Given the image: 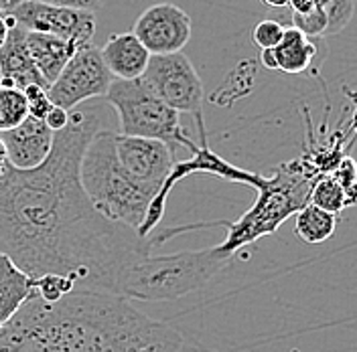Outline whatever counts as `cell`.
<instances>
[{
  "label": "cell",
  "mask_w": 357,
  "mask_h": 352,
  "mask_svg": "<svg viewBox=\"0 0 357 352\" xmlns=\"http://www.w3.org/2000/svg\"><path fill=\"white\" fill-rule=\"evenodd\" d=\"M102 130L98 108H75L51 152L33 170L8 168L0 178V253L31 280L69 278L77 289L110 294L128 259L156 243L104 219L89 202L79 164L93 134Z\"/></svg>",
  "instance_id": "1"
},
{
  "label": "cell",
  "mask_w": 357,
  "mask_h": 352,
  "mask_svg": "<svg viewBox=\"0 0 357 352\" xmlns=\"http://www.w3.org/2000/svg\"><path fill=\"white\" fill-rule=\"evenodd\" d=\"M181 336L126 300L75 289L59 302L35 294L0 330V352H178Z\"/></svg>",
  "instance_id": "2"
},
{
  "label": "cell",
  "mask_w": 357,
  "mask_h": 352,
  "mask_svg": "<svg viewBox=\"0 0 357 352\" xmlns=\"http://www.w3.org/2000/svg\"><path fill=\"white\" fill-rule=\"evenodd\" d=\"M227 264L215 247L165 255L140 253L118 269L112 296L140 302H173L207 286Z\"/></svg>",
  "instance_id": "3"
},
{
  "label": "cell",
  "mask_w": 357,
  "mask_h": 352,
  "mask_svg": "<svg viewBox=\"0 0 357 352\" xmlns=\"http://www.w3.org/2000/svg\"><path fill=\"white\" fill-rule=\"evenodd\" d=\"M321 176L305 154L278 164L274 175L258 182L256 202L236 223H227V235L215 251L229 262L238 249L276 233L284 221L309 205L312 184Z\"/></svg>",
  "instance_id": "4"
},
{
  "label": "cell",
  "mask_w": 357,
  "mask_h": 352,
  "mask_svg": "<svg viewBox=\"0 0 357 352\" xmlns=\"http://www.w3.org/2000/svg\"><path fill=\"white\" fill-rule=\"evenodd\" d=\"M79 180L91 207L110 223L138 231L158 191L136 180L114 154V130H98L79 164Z\"/></svg>",
  "instance_id": "5"
},
{
  "label": "cell",
  "mask_w": 357,
  "mask_h": 352,
  "mask_svg": "<svg viewBox=\"0 0 357 352\" xmlns=\"http://www.w3.org/2000/svg\"><path fill=\"white\" fill-rule=\"evenodd\" d=\"M106 102L118 113L122 136L156 140L167 144L173 152L178 148L193 152L197 148L195 140L183 128L177 111L165 106L142 79H114L106 93Z\"/></svg>",
  "instance_id": "6"
},
{
  "label": "cell",
  "mask_w": 357,
  "mask_h": 352,
  "mask_svg": "<svg viewBox=\"0 0 357 352\" xmlns=\"http://www.w3.org/2000/svg\"><path fill=\"white\" fill-rule=\"evenodd\" d=\"M140 79L178 115L193 113L197 122L203 120V83L183 51L171 55H151Z\"/></svg>",
  "instance_id": "7"
},
{
  "label": "cell",
  "mask_w": 357,
  "mask_h": 352,
  "mask_svg": "<svg viewBox=\"0 0 357 352\" xmlns=\"http://www.w3.org/2000/svg\"><path fill=\"white\" fill-rule=\"evenodd\" d=\"M114 77L102 59L98 47L89 45L79 49L69 63L63 67L59 77L49 86L47 95L53 106L73 111L96 97H106Z\"/></svg>",
  "instance_id": "8"
},
{
  "label": "cell",
  "mask_w": 357,
  "mask_h": 352,
  "mask_svg": "<svg viewBox=\"0 0 357 352\" xmlns=\"http://www.w3.org/2000/svg\"><path fill=\"white\" fill-rule=\"evenodd\" d=\"M4 15L13 17L15 22L29 33L53 35L73 43L77 49L89 47L96 33L93 13L59 8L35 0H22L8 8Z\"/></svg>",
  "instance_id": "9"
},
{
  "label": "cell",
  "mask_w": 357,
  "mask_h": 352,
  "mask_svg": "<svg viewBox=\"0 0 357 352\" xmlns=\"http://www.w3.org/2000/svg\"><path fill=\"white\" fill-rule=\"evenodd\" d=\"M193 33L189 15L171 2L149 6L134 22L132 35L151 55H171L183 51Z\"/></svg>",
  "instance_id": "10"
},
{
  "label": "cell",
  "mask_w": 357,
  "mask_h": 352,
  "mask_svg": "<svg viewBox=\"0 0 357 352\" xmlns=\"http://www.w3.org/2000/svg\"><path fill=\"white\" fill-rule=\"evenodd\" d=\"M8 164L17 170H33L41 166L53 146V132L43 120L26 115V120L8 132H0Z\"/></svg>",
  "instance_id": "11"
},
{
  "label": "cell",
  "mask_w": 357,
  "mask_h": 352,
  "mask_svg": "<svg viewBox=\"0 0 357 352\" xmlns=\"http://www.w3.org/2000/svg\"><path fill=\"white\" fill-rule=\"evenodd\" d=\"M0 86L17 88L21 91L29 86L49 89L29 55L26 31L19 24L8 31L6 41L0 47Z\"/></svg>",
  "instance_id": "12"
},
{
  "label": "cell",
  "mask_w": 357,
  "mask_h": 352,
  "mask_svg": "<svg viewBox=\"0 0 357 352\" xmlns=\"http://www.w3.org/2000/svg\"><path fill=\"white\" fill-rule=\"evenodd\" d=\"M100 53L110 75L118 81L140 79L151 59V53L142 47L132 33L110 35L106 45L100 49Z\"/></svg>",
  "instance_id": "13"
},
{
  "label": "cell",
  "mask_w": 357,
  "mask_h": 352,
  "mask_svg": "<svg viewBox=\"0 0 357 352\" xmlns=\"http://www.w3.org/2000/svg\"><path fill=\"white\" fill-rule=\"evenodd\" d=\"M26 49L47 86H51L59 77L69 59L79 51L75 45L66 39L43 35V33H29V31H26Z\"/></svg>",
  "instance_id": "14"
},
{
  "label": "cell",
  "mask_w": 357,
  "mask_h": 352,
  "mask_svg": "<svg viewBox=\"0 0 357 352\" xmlns=\"http://www.w3.org/2000/svg\"><path fill=\"white\" fill-rule=\"evenodd\" d=\"M33 296V280L26 278L4 253H0V330Z\"/></svg>",
  "instance_id": "15"
},
{
  "label": "cell",
  "mask_w": 357,
  "mask_h": 352,
  "mask_svg": "<svg viewBox=\"0 0 357 352\" xmlns=\"http://www.w3.org/2000/svg\"><path fill=\"white\" fill-rule=\"evenodd\" d=\"M272 53L276 61V71H282L287 75H298L312 65L317 55V43L294 26H284L282 41L272 49Z\"/></svg>",
  "instance_id": "16"
},
{
  "label": "cell",
  "mask_w": 357,
  "mask_h": 352,
  "mask_svg": "<svg viewBox=\"0 0 357 352\" xmlns=\"http://www.w3.org/2000/svg\"><path fill=\"white\" fill-rule=\"evenodd\" d=\"M294 229H296V235L305 243H311V245L325 243L335 235L337 215H331L309 202L294 215Z\"/></svg>",
  "instance_id": "17"
},
{
  "label": "cell",
  "mask_w": 357,
  "mask_h": 352,
  "mask_svg": "<svg viewBox=\"0 0 357 352\" xmlns=\"http://www.w3.org/2000/svg\"><path fill=\"white\" fill-rule=\"evenodd\" d=\"M309 202L331 213V215H339L343 209H347V198L343 189L337 184L331 175L321 176L311 189V195H309Z\"/></svg>",
  "instance_id": "18"
},
{
  "label": "cell",
  "mask_w": 357,
  "mask_h": 352,
  "mask_svg": "<svg viewBox=\"0 0 357 352\" xmlns=\"http://www.w3.org/2000/svg\"><path fill=\"white\" fill-rule=\"evenodd\" d=\"M29 115L24 93L17 88L0 86V132H8Z\"/></svg>",
  "instance_id": "19"
},
{
  "label": "cell",
  "mask_w": 357,
  "mask_h": 352,
  "mask_svg": "<svg viewBox=\"0 0 357 352\" xmlns=\"http://www.w3.org/2000/svg\"><path fill=\"white\" fill-rule=\"evenodd\" d=\"M75 289H77L75 284L63 275H43L39 280H33V294L49 304L59 302L61 298H66Z\"/></svg>",
  "instance_id": "20"
},
{
  "label": "cell",
  "mask_w": 357,
  "mask_h": 352,
  "mask_svg": "<svg viewBox=\"0 0 357 352\" xmlns=\"http://www.w3.org/2000/svg\"><path fill=\"white\" fill-rule=\"evenodd\" d=\"M333 180L343 189L345 198H347V207L356 205V184H357V168L356 160L349 154H345L339 164L335 166V170L331 173Z\"/></svg>",
  "instance_id": "21"
},
{
  "label": "cell",
  "mask_w": 357,
  "mask_h": 352,
  "mask_svg": "<svg viewBox=\"0 0 357 352\" xmlns=\"http://www.w3.org/2000/svg\"><path fill=\"white\" fill-rule=\"evenodd\" d=\"M356 10V0H329L325 4V15H327V35H333L343 31Z\"/></svg>",
  "instance_id": "22"
},
{
  "label": "cell",
  "mask_w": 357,
  "mask_h": 352,
  "mask_svg": "<svg viewBox=\"0 0 357 352\" xmlns=\"http://www.w3.org/2000/svg\"><path fill=\"white\" fill-rule=\"evenodd\" d=\"M282 35H284V26L280 21H274V19H266V21H260L254 31H252V41L254 45L264 51V49H274L276 45L282 41Z\"/></svg>",
  "instance_id": "23"
},
{
  "label": "cell",
  "mask_w": 357,
  "mask_h": 352,
  "mask_svg": "<svg viewBox=\"0 0 357 352\" xmlns=\"http://www.w3.org/2000/svg\"><path fill=\"white\" fill-rule=\"evenodd\" d=\"M22 93H24V99H26L29 115L35 118V120H45V115L53 108V104H51V99L47 95V89L41 88V86H29V88L22 89Z\"/></svg>",
  "instance_id": "24"
},
{
  "label": "cell",
  "mask_w": 357,
  "mask_h": 352,
  "mask_svg": "<svg viewBox=\"0 0 357 352\" xmlns=\"http://www.w3.org/2000/svg\"><path fill=\"white\" fill-rule=\"evenodd\" d=\"M22 0H15V4H19ZM35 2H43V4H51V6H59V8H71V10H84V13H93L98 10L106 0H35ZM10 6V8H13Z\"/></svg>",
  "instance_id": "25"
},
{
  "label": "cell",
  "mask_w": 357,
  "mask_h": 352,
  "mask_svg": "<svg viewBox=\"0 0 357 352\" xmlns=\"http://www.w3.org/2000/svg\"><path fill=\"white\" fill-rule=\"evenodd\" d=\"M45 126L51 130V132H61L63 128L67 126V122H69V111L61 110V108H57V106H53L49 113L45 115Z\"/></svg>",
  "instance_id": "26"
},
{
  "label": "cell",
  "mask_w": 357,
  "mask_h": 352,
  "mask_svg": "<svg viewBox=\"0 0 357 352\" xmlns=\"http://www.w3.org/2000/svg\"><path fill=\"white\" fill-rule=\"evenodd\" d=\"M329 0H290L289 8L294 13V15H307L311 10H317V8H325Z\"/></svg>",
  "instance_id": "27"
},
{
  "label": "cell",
  "mask_w": 357,
  "mask_h": 352,
  "mask_svg": "<svg viewBox=\"0 0 357 352\" xmlns=\"http://www.w3.org/2000/svg\"><path fill=\"white\" fill-rule=\"evenodd\" d=\"M260 63H262V67L270 69V71H276V61H274V53H272V49H264V51H260Z\"/></svg>",
  "instance_id": "28"
},
{
  "label": "cell",
  "mask_w": 357,
  "mask_h": 352,
  "mask_svg": "<svg viewBox=\"0 0 357 352\" xmlns=\"http://www.w3.org/2000/svg\"><path fill=\"white\" fill-rule=\"evenodd\" d=\"M10 164H8V158H6V150H4V144L0 142V178L8 173Z\"/></svg>",
  "instance_id": "29"
},
{
  "label": "cell",
  "mask_w": 357,
  "mask_h": 352,
  "mask_svg": "<svg viewBox=\"0 0 357 352\" xmlns=\"http://www.w3.org/2000/svg\"><path fill=\"white\" fill-rule=\"evenodd\" d=\"M262 2L266 4L268 8H272V10H282V8L289 6L290 0H262Z\"/></svg>",
  "instance_id": "30"
},
{
  "label": "cell",
  "mask_w": 357,
  "mask_h": 352,
  "mask_svg": "<svg viewBox=\"0 0 357 352\" xmlns=\"http://www.w3.org/2000/svg\"><path fill=\"white\" fill-rule=\"evenodd\" d=\"M8 24H6V19H4V15H0V47L4 45L6 41V37H8Z\"/></svg>",
  "instance_id": "31"
},
{
  "label": "cell",
  "mask_w": 357,
  "mask_h": 352,
  "mask_svg": "<svg viewBox=\"0 0 357 352\" xmlns=\"http://www.w3.org/2000/svg\"><path fill=\"white\" fill-rule=\"evenodd\" d=\"M15 0H0V15H4L10 6H13Z\"/></svg>",
  "instance_id": "32"
}]
</instances>
